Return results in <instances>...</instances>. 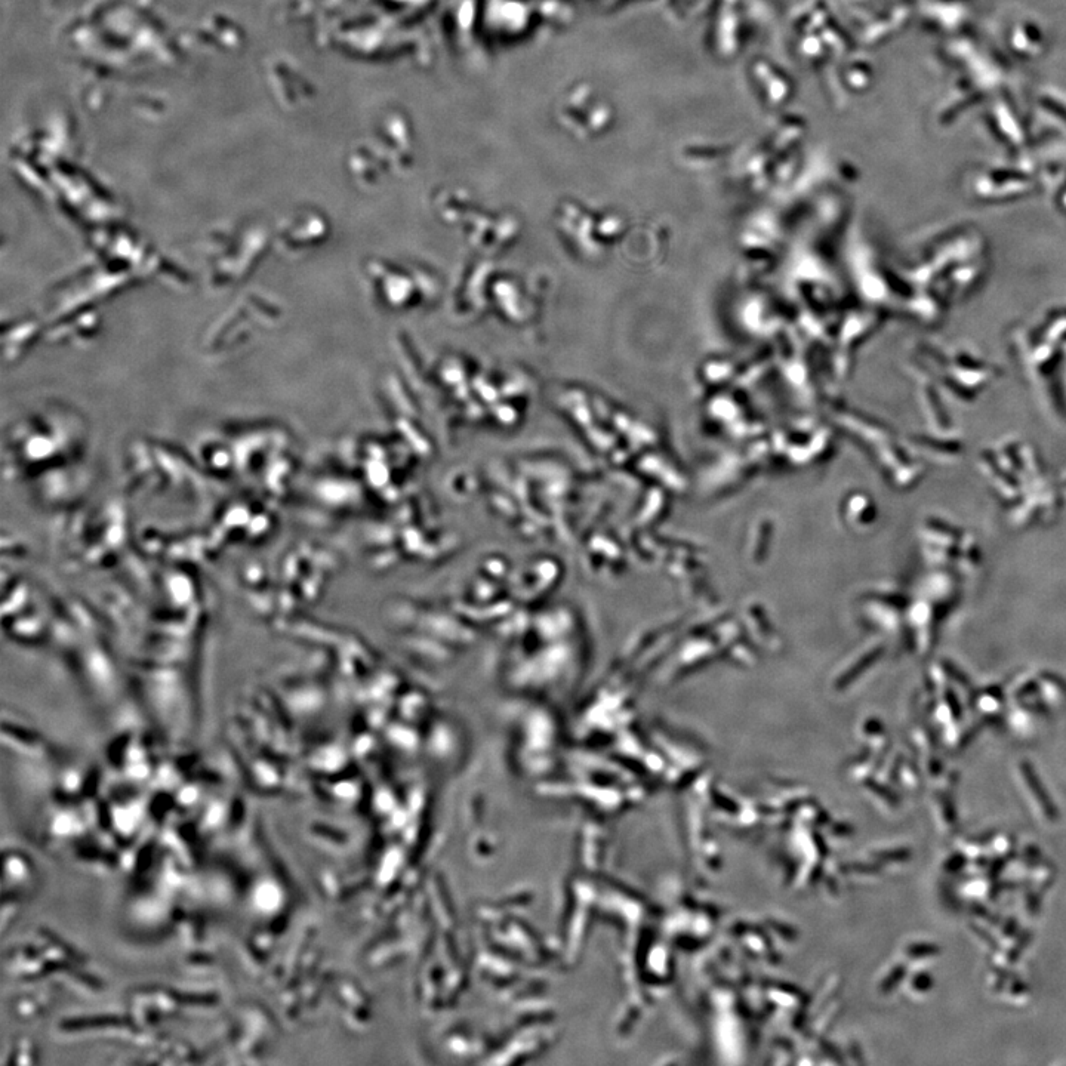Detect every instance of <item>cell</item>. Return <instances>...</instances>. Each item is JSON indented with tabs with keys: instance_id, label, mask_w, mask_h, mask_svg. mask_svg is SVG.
<instances>
[{
	"instance_id": "obj_1",
	"label": "cell",
	"mask_w": 1066,
	"mask_h": 1066,
	"mask_svg": "<svg viewBox=\"0 0 1066 1066\" xmlns=\"http://www.w3.org/2000/svg\"><path fill=\"white\" fill-rule=\"evenodd\" d=\"M1025 776H1027L1029 787H1031L1032 790L1035 791V793H1038L1035 794V796H1037V799L1040 800V803L1043 804L1044 807H1046L1047 815L1053 816V809L1052 806H1050V801L1049 799H1047L1046 793L1041 794V787L1040 784H1038L1037 778H1035L1034 772H1032V770L1025 769Z\"/></svg>"
},
{
	"instance_id": "obj_2",
	"label": "cell",
	"mask_w": 1066,
	"mask_h": 1066,
	"mask_svg": "<svg viewBox=\"0 0 1066 1066\" xmlns=\"http://www.w3.org/2000/svg\"><path fill=\"white\" fill-rule=\"evenodd\" d=\"M258 899H260V904L263 905V907H273V887H264V889H261L260 898Z\"/></svg>"
}]
</instances>
